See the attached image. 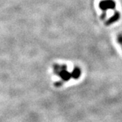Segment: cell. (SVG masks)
<instances>
[{"label":"cell","mask_w":122,"mask_h":122,"mask_svg":"<svg viewBox=\"0 0 122 122\" xmlns=\"http://www.w3.org/2000/svg\"><path fill=\"white\" fill-rule=\"evenodd\" d=\"M101 6L102 8H104V9H107V8L112 7L114 6V3H113L112 1H106V2H104Z\"/></svg>","instance_id":"cell-1"}]
</instances>
